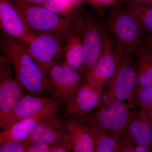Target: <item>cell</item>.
Here are the masks:
<instances>
[{"label":"cell","mask_w":152,"mask_h":152,"mask_svg":"<svg viewBox=\"0 0 152 152\" xmlns=\"http://www.w3.org/2000/svg\"><path fill=\"white\" fill-rule=\"evenodd\" d=\"M38 5L56 14L67 12L72 7L68 0H48Z\"/></svg>","instance_id":"obj_23"},{"label":"cell","mask_w":152,"mask_h":152,"mask_svg":"<svg viewBox=\"0 0 152 152\" xmlns=\"http://www.w3.org/2000/svg\"><path fill=\"white\" fill-rule=\"evenodd\" d=\"M1 46L24 89L34 96L49 94L56 98L48 79L20 41L4 34L1 37Z\"/></svg>","instance_id":"obj_1"},{"label":"cell","mask_w":152,"mask_h":152,"mask_svg":"<svg viewBox=\"0 0 152 152\" xmlns=\"http://www.w3.org/2000/svg\"><path fill=\"white\" fill-rule=\"evenodd\" d=\"M137 77L136 55L118 49L116 68L113 75L107 83L105 97L123 102L127 101L131 108H134V95Z\"/></svg>","instance_id":"obj_3"},{"label":"cell","mask_w":152,"mask_h":152,"mask_svg":"<svg viewBox=\"0 0 152 152\" xmlns=\"http://www.w3.org/2000/svg\"><path fill=\"white\" fill-rule=\"evenodd\" d=\"M105 98L97 110L91 115L120 141L126 136L134 111H131V107L123 101Z\"/></svg>","instance_id":"obj_7"},{"label":"cell","mask_w":152,"mask_h":152,"mask_svg":"<svg viewBox=\"0 0 152 152\" xmlns=\"http://www.w3.org/2000/svg\"><path fill=\"white\" fill-rule=\"evenodd\" d=\"M64 56L65 64L85 77L84 50L83 40L80 35L73 26L66 40Z\"/></svg>","instance_id":"obj_16"},{"label":"cell","mask_w":152,"mask_h":152,"mask_svg":"<svg viewBox=\"0 0 152 152\" xmlns=\"http://www.w3.org/2000/svg\"><path fill=\"white\" fill-rule=\"evenodd\" d=\"M67 131L75 152L96 151V145L92 137L80 119L65 120Z\"/></svg>","instance_id":"obj_17"},{"label":"cell","mask_w":152,"mask_h":152,"mask_svg":"<svg viewBox=\"0 0 152 152\" xmlns=\"http://www.w3.org/2000/svg\"><path fill=\"white\" fill-rule=\"evenodd\" d=\"M68 1H69V2L71 6H73L75 4L77 1L78 0H68Z\"/></svg>","instance_id":"obj_30"},{"label":"cell","mask_w":152,"mask_h":152,"mask_svg":"<svg viewBox=\"0 0 152 152\" xmlns=\"http://www.w3.org/2000/svg\"><path fill=\"white\" fill-rule=\"evenodd\" d=\"M136 145L148 147L152 142V128L145 118L142 110L134 111L124 138Z\"/></svg>","instance_id":"obj_19"},{"label":"cell","mask_w":152,"mask_h":152,"mask_svg":"<svg viewBox=\"0 0 152 152\" xmlns=\"http://www.w3.org/2000/svg\"><path fill=\"white\" fill-rule=\"evenodd\" d=\"M24 88L17 80L13 68L6 56L0 58V127L16 105Z\"/></svg>","instance_id":"obj_9"},{"label":"cell","mask_w":152,"mask_h":152,"mask_svg":"<svg viewBox=\"0 0 152 152\" xmlns=\"http://www.w3.org/2000/svg\"><path fill=\"white\" fill-rule=\"evenodd\" d=\"M102 91L85 81L66 102L65 115L71 118L80 119L89 114L99 104Z\"/></svg>","instance_id":"obj_12"},{"label":"cell","mask_w":152,"mask_h":152,"mask_svg":"<svg viewBox=\"0 0 152 152\" xmlns=\"http://www.w3.org/2000/svg\"><path fill=\"white\" fill-rule=\"evenodd\" d=\"M135 107H152V86L138 88L135 91L134 98Z\"/></svg>","instance_id":"obj_22"},{"label":"cell","mask_w":152,"mask_h":152,"mask_svg":"<svg viewBox=\"0 0 152 152\" xmlns=\"http://www.w3.org/2000/svg\"><path fill=\"white\" fill-rule=\"evenodd\" d=\"M138 66L136 88L152 86V66L145 44H141L135 52Z\"/></svg>","instance_id":"obj_20"},{"label":"cell","mask_w":152,"mask_h":152,"mask_svg":"<svg viewBox=\"0 0 152 152\" xmlns=\"http://www.w3.org/2000/svg\"><path fill=\"white\" fill-rule=\"evenodd\" d=\"M118 48L113 36L104 25L102 50L92 70L86 76V80L93 87L102 91L114 75L117 66Z\"/></svg>","instance_id":"obj_8"},{"label":"cell","mask_w":152,"mask_h":152,"mask_svg":"<svg viewBox=\"0 0 152 152\" xmlns=\"http://www.w3.org/2000/svg\"><path fill=\"white\" fill-rule=\"evenodd\" d=\"M106 24L118 49L135 54L143 42L144 31L137 17L129 6L112 9L107 15Z\"/></svg>","instance_id":"obj_2"},{"label":"cell","mask_w":152,"mask_h":152,"mask_svg":"<svg viewBox=\"0 0 152 152\" xmlns=\"http://www.w3.org/2000/svg\"><path fill=\"white\" fill-rule=\"evenodd\" d=\"M28 143L24 141H10L0 144V152H27Z\"/></svg>","instance_id":"obj_24"},{"label":"cell","mask_w":152,"mask_h":152,"mask_svg":"<svg viewBox=\"0 0 152 152\" xmlns=\"http://www.w3.org/2000/svg\"><path fill=\"white\" fill-rule=\"evenodd\" d=\"M96 145V152H117L119 151V142L109 135L108 131L88 114L81 118Z\"/></svg>","instance_id":"obj_18"},{"label":"cell","mask_w":152,"mask_h":152,"mask_svg":"<svg viewBox=\"0 0 152 152\" xmlns=\"http://www.w3.org/2000/svg\"><path fill=\"white\" fill-rule=\"evenodd\" d=\"M73 18V27L81 37L84 50L85 77L92 70L102 50L104 24L96 16L81 11Z\"/></svg>","instance_id":"obj_5"},{"label":"cell","mask_w":152,"mask_h":152,"mask_svg":"<svg viewBox=\"0 0 152 152\" xmlns=\"http://www.w3.org/2000/svg\"><path fill=\"white\" fill-rule=\"evenodd\" d=\"M14 5L32 32L58 34L67 37L72 31L73 17L62 18L43 7L17 0Z\"/></svg>","instance_id":"obj_4"},{"label":"cell","mask_w":152,"mask_h":152,"mask_svg":"<svg viewBox=\"0 0 152 152\" xmlns=\"http://www.w3.org/2000/svg\"><path fill=\"white\" fill-rule=\"evenodd\" d=\"M137 17L142 28L152 31V7L131 2L128 5Z\"/></svg>","instance_id":"obj_21"},{"label":"cell","mask_w":152,"mask_h":152,"mask_svg":"<svg viewBox=\"0 0 152 152\" xmlns=\"http://www.w3.org/2000/svg\"><path fill=\"white\" fill-rule=\"evenodd\" d=\"M21 2L29 4L40 5L48 0H17Z\"/></svg>","instance_id":"obj_27"},{"label":"cell","mask_w":152,"mask_h":152,"mask_svg":"<svg viewBox=\"0 0 152 152\" xmlns=\"http://www.w3.org/2000/svg\"><path fill=\"white\" fill-rule=\"evenodd\" d=\"M27 142L28 145L27 152H50L51 145L50 144L42 142Z\"/></svg>","instance_id":"obj_25"},{"label":"cell","mask_w":152,"mask_h":152,"mask_svg":"<svg viewBox=\"0 0 152 152\" xmlns=\"http://www.w3.org/2000/svg\"><path fill=\"white\" fill-rule=\"evenodd\" d=\"M56 99L23 94L0 128L6 129L19 121L38 113Z\"/></svg>","instance_id":"obj_14"},{"label":"cell","mask_w":152,"mask_h":152,"mask_svg":"<svg viewBox=\"0 0 152 152\" xmlns=\"http://www.w3.org/2000/svg\"><path fill=\"white\" fill-rule=\"evenodd\" d=\"M66 39L58 34L31 32L19 41L46 75L50 68L58 64L64 56Z\"/></svg>","instance_id":"obj_6"},{"label":"cell","mask_w":152,"mask_h":152,"mask_svg":"<svg viewBox=\"0 0 152 152\" xmlns=\"http://www.w3.org/2000/svg\"><path fill=\"white\" fill-rule=\"evenodd\" d=\"M131 1L134 2L142 4H147V3H148V4H149V3L152 4V0H131Z\"/></svg>","instance_id":"obj_28"},{"label":"cell","mask_w":152,"mask_h":152,"mask_svg":"<svg viewBox=\"0 0 152 152\" xmlns=\"http://www.w3.org/2000/svg\"><path fill=\"white\" fill-rule=\"evenodd\" d=\"M46 76L51 85L55 97L66 101L86 81L84 76L64 63L52 66Z\"/></svg>","instance_id":"obj_10"},{"label":"cell","mask_w":152,"mask_h":152,"mask_svg":"<svg viewBox=\"0 0 152 152\" xmlns=\"http://www.w3.org/2000/svg\"><path fill=\"white\" fill-rule=\"evenodd\" d=\"M0 23L4 34L18 41L31 32L18 11L9 0H0Z\"/></svg>","instance_id":"obj_15"},{"label":"cell","mask_w":152,"mask_h":152,"mask_svg":"<svg viewBox=\"0 0 152 152\" xmlns=\"http://www.w3.org/2000/svg\"><path fill=\"white\" fill-rule=\"evenodd\" d=\"M93 1L99 4H108L113 2L114 0H93Z\"/></svg>","instance_id":"obj_29"},{"label":"cell","mask_w":152,"mask_h":152,"mask_svg":"<svg viewBox=\"0 0 152 152\" xmlns=\"http://www.w3.org/2000/svg\"><path fill=\"white\" fill-rule=\"evenodd\" d=\"M26 141L29 142H44L51 146L64 142H71L65 120L61 119L56 115L39 121L33 128Z\"/></svg>","instance_id":"obj_13"},{"label":"cell","mask_w":152,"mask_h":152,"mask_svg":"<svg viewBox=\"0 0 152 152\" xmlns=\"http://www.w3.org/2000/svg\"><path fill=\"white\" fill-rule=\"evenodd\" d=\"M72 151L70 142H64L51 146L50 152H68Z\"/></svg>","instance_id":"obj_26"},{"label":"cell","mask_w":152,"mask_h":152,"mask_svg":"<svg viewBox=\"0 0 152 152\" xmlns=\"http://www.w3.org/2000/svg\"><path fill=\"white\" fill-rule=\"evenodd\" d=\"M66 102L62 99H55L42 111L20 120L10 128L3 130L0 134V144L10 141H26L33 128L39 121L57 115L62 104Z\"/></svg>","instance_id":"obj_11"}]
</instances>
